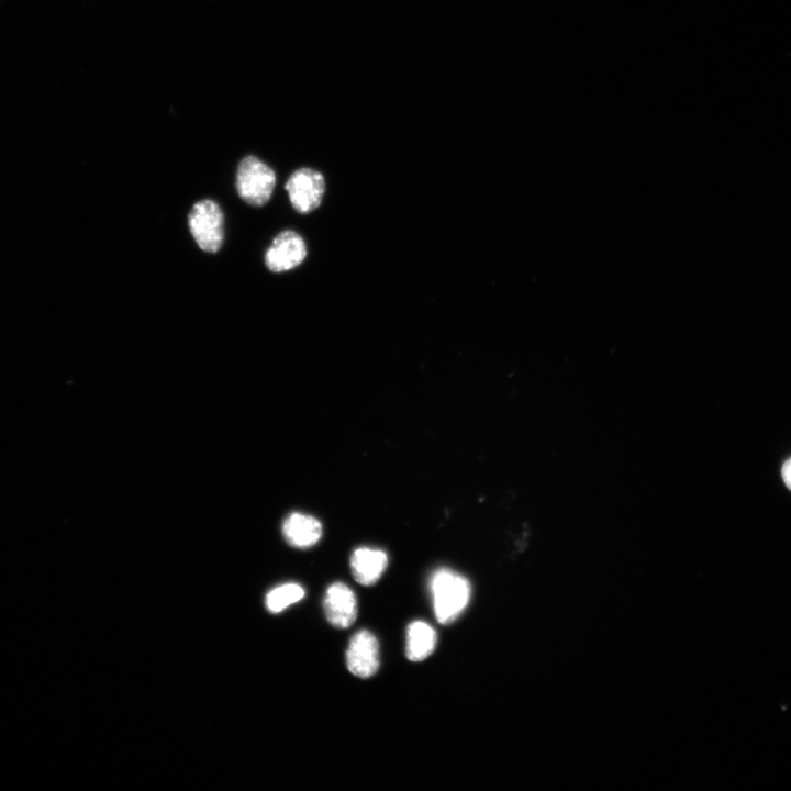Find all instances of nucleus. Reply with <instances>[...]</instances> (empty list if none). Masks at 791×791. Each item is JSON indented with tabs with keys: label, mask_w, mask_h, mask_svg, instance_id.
Here are the masks:
<instances>
[{
	"label": "nucleus",
	"mask_w": 791,
	"mask_h": 791,
	"mask_svg": "<svg viewBox=\"0 0 791 791\" xmlns=\"http://www.w3.org/2000/svg\"><path fill=\"white\" fill-rule=\"evenodd\" d=\"M307 257V245L297 232L286 230L272 241L265 254L266 267L274 272H283L298 267Z\"/></svg>",
	"instance_id": "obj_5"
},
{
	"label": "nucleus",
	"mask_w": 791,
	"mask_h": 791,
	"mask_svg": "<svg viewBox=\"0 0 791 791\" xmlns=\"http://www.w3.org/2000/svg\"><path fill=\"white\" fill-rule=\"evenodd\" d=\"M282 533L291 546L308 548L320 541L322 524L314 516L296 512L285 520Z\"/></svg>",
	"instance_id": "obj_9"
},
{
	"label": "nucleus",
	"mask_w": 791,
	"mask_h": 791,
	"mask_svg": "<svg viewBox=\"0 0 791 791\" xmlns=\"http://www.w3.org/2000/svg\"><path fill=\"white\" fill-rule=\"evenodd\" d=\"M379 664V643L376 636L367 630L354 634L346 649V666L349 672L359 678H369L378 671Z\"/></svg>",
	"instance_id": "obj_6"
},
{
	"label": "nucleus",
	"mask_w": 791,
	"mask_h": 791,
	"mask_svg": "<svg viewBox=\"0 0 791 791\" xmlns=\"http://www.w3.org/2000/svg\"><path fill=\"white\" fill-rule=\"evenodd\" d=\"M405 656L422 661L432 655L437 644L436 631L426 622L414 621L406 628Z\"/></svg>",
	"instance_id": "obj_10"
},
{
	"label": "nucleus",
	"mask_w": 791,
	"mask_h": 791,
	"mask_svg": "<svg viewBox=\"0 0 791 791\" xmlns=\"http://www.w3.org/2000/svg\"><path fill=\"white\" fill-rule=\"evenodd\" d=\"M781 476L784 484L791 491V457L783 463L781 467Z\"/></svg>",
	"instance_id": "obj_12"
},
{
	"label": "nucleus",
	"mask_w": 791,
	"mask_h": 791,
	"mask_svg": "<svg viewBox=\"0 0 791 791\" xmlns=\"http://www.w3.org/2000/svg\"><path fill=\"white\" fill-rule=\"evenodd\" d=\"M224 216L219 204L205 199L193 204L188 225L198 246L208 253H216L224 238Z\"/></svg>",
	"instance_id": "obj_3"
},
{
	"label": "nucleus",
	"mask_w": 791,
	"mask_h": 791,
	"mask_svg": "<svg viewBox=\"0 0 791 791\" xmlns=\"http://www.w3.org/2000/svg\"><path fill=\"white\" fill-rule=\"evenodd\" d=\"M285 188L292 208L304 214L317 209L322 203L325 180L320 171L304 167L290 175Z\"/></svg>",
	"instance_id": "obj_4"
},
{
	"label": "nucleus",
	"mask_w": 791,
	"mask_h": 791,
	"mask_svg": "<svg viewBox=\"0 0 791 791\" xmlns=\"http://www.w3.org/2000/svg\"><path fill=\"white\" fill-rule=\"evenodd\" d=\"M388 565V556L383 550L359 547L354 550L350 558V569L354 579L363 586L375 584Z\"/></svg>",
	"instance_id": "obj_8"
},
{
	"label": "nucleus",
	"mask_w": 791,
	"mask_h": 791,
	"mask_svg": "<svg viewBox=\"0 0 791 791\" xmlns=\"http://www.w3.org/2000/svg\"><path fill=\"white\" fill-rule=\"evenodd\" d=\"M323 609L331 625L337 628H347L357 617L356 595L345 583L334 582L325 592Z\"/></svg>",
	"instance_id": "obj_7"
},
{
	"label": "nucleus",
	"mask_w": 791,
	"mask_h": 791,
	"mask_svg": "<svg viewBox=\"0 0 791 791\" xmlns=\"http://www.w3.org/2000/svg\"><path fill=\"white\" fill-rule=\"evenodd\" d=\"M430 588L435 617L444 625L464 612L471 597L468 579L448 568H439L432 575Z\"/></svg>",
	"instance_id": "obj_1"
},
{
	"label": "nucleus",
	"mask_w": 791,
	"mask_h": 791,
	"mask_svg": "<svg viewBox=\"0 0 791 791\" xmlns=\"http://www.w3.org/2000/svg\"><path fill=\"white\" fill-rule=\"evenodd\" d=\"M304 597V589L298 583H285L270 590L266 606L271 613H279Z\"/></svg>",
	"instance_id": "obj_11"
},
{
	"label": "nucleus",
	"mask_w": 791,
	"mask_h": 791,
	"mask_svg": "<svg viewBox=\"0 0 791 791\" xmlns=\"http://www.w3.org/2000/svg\"><path fill=\"white\" fill-rule=\"evenodd\" d=\"M275 185V171L259 158L246 156L241 160L236 172V189L243 201L253 207L266 204Z\"/></svg>",
	"instance_id": "obj_2"
}]
</instances>
